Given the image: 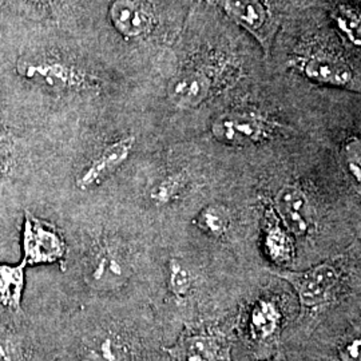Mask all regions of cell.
Listing matches in <instances>:
<instances>
[{"label":"cell","instance_id":"6da1fadb","mask_svg":"<svg viewBox=\"0 0 361 361\" xmlns=\"http://www.w3.org/2000/svg\"><path fill=\"white\" fill-rule=\"evenodd\" d=\"M23 262L30 267L62 261L67 252L65 238L59 229L46 219L26 212L23 232Z\"/></svg>","mask_w":361,"mask_h":361},{"label":"cell","instance_id":"7a4b0ae2","mask_svg":"<svg viewBox=\"0 0 361 361\" xmlns=\"http://www.w3.org/2000/svg\"><path fill=\"white\" fill-rule=\"evenodd\" d=\"M232 20L257 40L269 54L277 32V20L265 0H214Z\"/></svg>","mask_w":361,"mask_h":361},{"label":"cell","instance_id":"3957f363","mask_svg":"<svg viewBox=\"0 0 361 361\" xmlns=\"http://www.w3.org/2000/svg\"><path fill=\"white\" fill-rule=\"evenodd\" d=\"M274 274L292 285L301 305L310 310L326 304L340 280L338 271L328 262L305 271H277Z\"/></svg>","mask_w":361,"mask_h":361},{"label":"cell","instance_id":"277c9868","mask_svg":"<svg viewBox=\"0 0 361 361\" xmlns=\"http://www.w3.org/2000/svg\"><path fill=\"white\" fill-rule=\"evenodd\" d=\"M304 75L312 82L344 87L359 89V80L344 56L331 50H312L298 61Z\"/></svg>","mask_w":361,"mask_h":361},{"label":"cell","instance_id":"5b68a950","mask_svg":"<svg viewBox=\"0 0 361 361\" xmlns=\"http://www.w3.org/2000/svg\"><path fill=\"white\" fill-rule=\"evenodd\" d=\"M212 133L216 140L225 145L247 146L267 135V125L256 114L233 111L219 116L213 122Z\"/></svg>","mask_w":361,"mask_h":361},{"label":"cell","instance_id":"8992f818","mask_svg":"<svg viewBox=\"0 0 361 361\" xmlns=\"http://www.w3.org/2000/svg\"><path fill=\"white\" fill-rule=\"evenodd\" d=\"M19 73L26 79L42 82L43 85L56 90L77 89L86 80L83 74L78 71L75 67L49 58L23 61L19 66Z\"/></svg>","mask_w":361,"mask_h":361},{"label":"cell","instance_id":"52a82bcc","mask_svg":"<svg viewBox=\"0 0 361 361\" xmlns=\"http://www.w3.org/2000/svg\"><path fill=\"white\" fill-rule=\"evenodd\" d=\"M134 145L135 138L133 135L121 138L116 142L107 145L104 150L91 161L90 165L82 171V174L77 180L78 188L87 190L104 182L116 171V169L121 168L126 162Z\"/></svg>","mask_w":361,"mask_h":361},{"label":"cell","instance_id":"ba28073f","mask_svg":"<svg viewBox=\"0 0 361 361\" xmlns=\"http://www.w3.org/2000/svg\"><path fill=\"white\" fill-rule=\"evenodd\" d=\"M213 89V74L205 67L189 68L169 86V99L180 109H194L207 101Z\"/></svg>","mask_w":361,"mask_h":361},{"label":"cell","instance_id":"9c48e42d","mask_svg":"<svg viewBox=\"0 0 361 361\" xmlns=\"http://www.w3.org/2000/svg\"><path fill=\"white\" fill-rule=\"evenodd\" d=\"M128 276V265L121 252L104 245L92 256L89 269L91 285L98 289H110L119 286Z\"/></svg>","mask_w":361,"mask_h":361},{"label":"cell","instance_id":"30bf717a","mask_svg":"<svg viewBox=\"0 0 361 361\" xmlns=\"http://www.w3.org/2000/svg\"><path fill=\"white\" fill-rule=\"evenodd\" d=\"M276 209L289 232L297 237L305 235L310 229L308 198L296 185H285L277 193Z\"/></svg>","mask_w":361,"mask_h":361},{"label":"cell","instance_id":"8fae6325","mask_svg":"<svg viewBox=\"0 0 361 361\" xmlns=\"http://www.w3.org/2000/svg\"><path fill=\"white\" fill-rule=\"evenodd\" d=\"M113 25L126 38H138L150 28V15L137 0H114L110 7Z\"/></svg>","mask_w":361,"mask_h":361},{"label":"cell","instance_id":"7c38bea8","mask_svg":"<svg viewBox=\"0 0 361 361\" xmlns=\"http://www.w3.org/2000/svg\"><path fill=\"white\" fill-rule=\"evenodd\" d=\"M26 267L23 261L18 265L0 264V308L1 310H20L23 289H25Z\"/></svg>","mask_w":361,"mask_h":361},{"label":"cell","instance_id":"4fadbf2b","mask_svg":"<svg viewBox=\"0 0 361 361\" xmlns=\"http://www.w3.org/2000/svg\"><path fill=\"white\" fill-rule=\"evenodd\" d=\"M166 350L176 361H217L219 356L217 341L209 336H183Z\"/></svg>","mask_w":361,"mask_h":361},{"label":"cell","instance_id":"5bb4252c","mask_svg":"<svg viewBox=\"0 0 361 361\" xmlns=\"http://www.w3.org/2000/svg\"><path fill=\"white\" fill-rule=\"evenodd\" d=\"M332 18L340 32L348 39L353 46H360V11L357 7L341 4L332 11Z\"/></svg>","mask_w":361,"mask_h":361},{"label":"cell","instance_id":"9a60e30c","mask_svg":"<svg viewBox=\"0 0 361 361\" xmlns=\"http://www.w3.org/2000/svg\"><path fill=\"white\" fill-rule=\"evenodd\" d=\"M229 222L231 219L226 210L221 207H205L194 221L198 229L212 237H221L225 234L229 228Z\"/></svg>","mask_w":361,"mask_h":361},{"label":"cell","instance_id":"2e32d148","mask_svg":"<svg viewBox=\"0 0 361 361\" xmlns=\"http://www.w3.org/2000/svg\"><path fill=\"white\" fill-rule=\"evenodd\" d=\"M280 322V313L271 302L261 301L253 310L252 325L255 332L261 337L271 336Z\"/></svg>","mask_w":361,"mask_h":361},{"label":"cell","instance_id":"e0dca14e","mask_svg":"<svg viewBox=\"0 0 361 361\" xmlns=\"http://www.w3.org/2000/svg\"><path fill=\"white\" fill-rule=\"evenodd\" d=\"M192 279L188 269L180 265V261H170V288L174 296L185 298L190 292Z\"/></svg>","mask_w":361,"mask_h":361},{"label":"cell","instance_id":"ac0fdd59","mask_svg":"<svg viewBox=\"0 0 361 361\" xmlns=\"http://www.w3.org/2000/svg\"><path fill=\"white\" fill-rule=\"evenodd\" d=\"M183 180L178 176H171L155 186L152 192V200L157 204H169L180 193Z\"/></svg>","mask_w":361,"mask_h":361},{"label":"cell","instance_id":"d6986e66","mask_svg":"<svg viewBox=\"0 0 361 361\" xmlns=\"http://www.w3.org/2000/svg\"><path fill=\"white\" fill-rule=\"evenodd\" d=\"M344 157L347 161L350 174L353 178L360 182L361 180V145L359 138H352L345 143L344 147Z\"/></svg>","mask_w":361,"mask_h":361},{"label":"cell","instance_id":"ffe728a7","mask_svg":"<svg viewBox=\"0 0 361 361\" xmlns=\"http://www.w3.org/2000/svg\"><path fill=\"white\" fill-rule=\"evenodd\" d=\"M13 159V145L8 135L0 129V180L6 177V174L11 168Z\"/></svg>","mask_w":361,"mask_h":361},{"label":"cell","instance_id":"44dd1931","mask_svg":"<svg viewBox=\"0 0 361 361\" xmlns=\"http://www.w3.org/2000/svg\"><path fill=\"white\" fill-rule=\"evenodd\" d=\"M19 357V347L13 337L0 336V361H15Z\"/></svg>","mask_w":361,"mask_h":361},{"label":"cell","instance_id":"7402d4cb","mask_svg":"<svg viewBox=\"0 0 361 361\" xmlns=\"http://www.w3.org/2000/svg\"><path fill=\"white\" fill-rule=\"evenodd\" d=\"M97 353H99V356L104 361H116V344L111 338H104V341L99 343Z\"/></svg>","mask_w":361,"mask_h":361},{"label":"cell","instance_id":"603a6c76","mask_svg":"<svg viewBox=\"0 0 361 361\" xmlns=\"http://www.w3.org/2000/svg\"><path fill=\"white\" fill-rule=\"evenodd\" d=\"M360 340H353L350 344H348L344 350H343V361H360Z\"/></svg>","mask_w":361,"mask_h":361},{"label":"cell","instance_id":"cb8c5ba5","mask_svg":"<svg viewBox=\"0 0 361 361\" xmlns=\"http://www.w3.org/2000/svg\"><path fill=\"white\" fill-rule=\"evenodd\" d=\"M22 3H25V4H28V6H35V4H39V3H42V1H46V0H20Z\"/></svg>","mask_w":361,"mask_h":361}]
</instances>
